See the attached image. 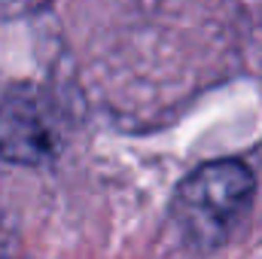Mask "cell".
Listing matches in <instances>:
<instances>
[{
    "mask_svg": "<svg viewBox=\"0 0 262 259\" xmlns=\"http://www.w3.org/2000/svg\"><path fill=\"white\" fill-rule=\"evenodd\" d=\"M256 192L253 171L238 159H213L189 171L171 201L177 229L189 244L213 250L244 223Z\"/></svg>",
    "mask_w": 262,
    "mask_h": 259,
    "instance_id": "6da1fadb",
    "label": "cell"
},
{
    "mask_svg": "<svg viewBox=\"0 0 262 259\" xmlns=\"http://www.w3.org/2000/svg\"><path fill=\"white\" fill-rule=\"evenodd\" d=\"M64 146V116L52 95L37 85H12L0 98V159L40 168Z\"/></svg>",
    "mask_w": 262,
    "mask_h": 259,
    "instance_id": "7a4b0ae2",
    "label": "cell"
},
{
    "mask_svg": "<svg viewBox=\"0 0 262 259\" xmlns=\"http://www.w3.org/2000/svg\"><path fill=\"white\" fill-rule=\"evenodd\" d=\"M0 259H12V235H9V223L0 217Z\"/></svg>",
    "mask_w": 262,
    "mask_h": 259,
    "instance_id": "3957f363",
    "label": "cell"
}]
</instances>
